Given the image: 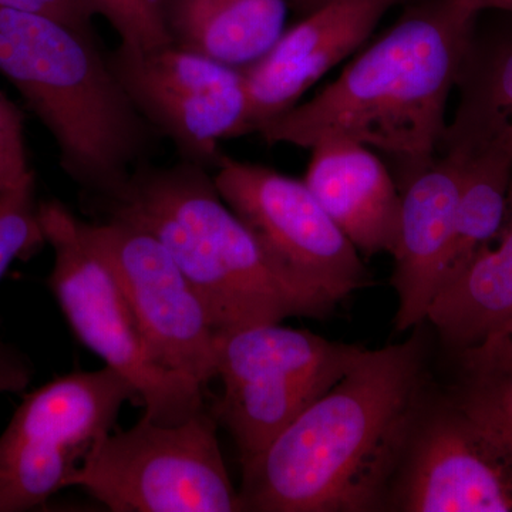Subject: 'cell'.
<instances>
[{"label": "cell", "mask_w": 512, "mask_h": 512, "mask_svg": "<svg viewBox=\"0 0 512 512\" xmlns=\"http://www.w3.org/2000/svg\"><path fill=\"white\" fill-rule=\"evenodd\" d=\"M30 175L22 114L0 90V192L18 187Z\"/></svg>", "instance_id": "24"}, {"label": "cell", "mask_w": 512, "mask_h": 512, "mask_svg": "<svg viewBox=\"0 0 512 512\" xmlns=\"http://www.w3.org/2000/svg\"><path fill=\"white\" fill-rule=\"evenodd\" d=\"M131 103L177 148L181 160L215 168L220 143L242 137L248 117L244 72L174 45L109 53Z\"/></svg>", "instance_id": "9"}, {"label": "cell", "mask_w": 512, "mask_h": 512, "mask_svg": "<svg viewBox=\"0 0 512 512\" xmlns=\"http://www.w3.org/2000/svg\"><path fill=\"white\" fill-rule=\"evenodd\" d=\"M33 375L35 367L29 356L0 339V394L25 392Z\"/></svg>", "instance_id": "27"}, {"label": "cell", "mask_w": 512, "mask_h": 512, "mask_svg": "<svg viewBox=\"0 0 512 512\" xmlns=\"http://www.w3.org/2000/svg\"><path fill=\"white\" fill-rule=\"evenodd\" d=\"M386 511L512 512V463L448 393H431Z\"/></svg>", "instance_id": "11"}, {"label": "cell", "mask_w": 512, "mask_h": 512, "mask_svg": "<svg viewBox=\"0 0 512 512\" xmlns=\"http://www.w3.org/2000/svg\"><path fill=\"white\" fill-rule=\"evenodd\" d=\"M113 512H242L215 417L200 410L178 424L141 417L97 441L67 481Z\"/></svg>", "instance_id": "6"}, {"label": "cell", "mask_w": 512, "mask_h": 512, "mask_svg": "<svg viewBox=\"0 0 512 512\" xmlns=\"http://www.w3.org/2000/svg\"><path fill=\"white\" fill-rule=\"evenodd\" d=\"M460 370H503L512 372V326L485 340L476 348L456 353Z\"/></svg>", "instance_id": "26"}, {"label": "cell", "mask_w": 512, "mask_h": 512, "mask_svg": "<svg viewBox=\"0 0 512 512\" xmlns=\"http://www.w3.org/2000/svg\"><path fill=\"white\" fill-rule=\"evenodd\" d=\"M403 0H329L285 29L264 57L242 69L247 83L245 134L293 109L303 94L375 32Z\"/></svg>", "instance_id": "12"}, {"label": "cell", "mask_w": 512, "mask_h": 512, "mask_svg": "<svg viewBox=\"0 0 512 512\" xmlns=\"http://www.w3.org/2000/svg\"><path fill=\"white\" fill-rule=\"evenodd\" d=\"M363 348L281 323L215 332L222 393L212 416L251 463L352 369Z\"/></svg>", "instance_id": "5"}, {"label": "cell", "mask_w": 512, "mask_h": 512, "mask_svg": "<svg viewBox=\"0 0 512 512\" xmlns=\"http://www.w3.org/2000/svg\"><path fill=\"white\" fill-rule=\"evenodd\" d=\"M457 2L478 15L485 12L512 13V0H457Z\"/></svg>", "instance_id": "28"}, {"label": "cell", "mask_w": 512, "mask_h": 512, "mask_svg": "<svg viewBox=\"0 0 512 512\" xmlns=\"http://www.w3.org/2000/svg\"><path fill=\"white\" fill-rule=\"evenodd\" d=\"M77 231L109 266L151 357L202 387L217 377L215 329L200 295L154 235L131 222L77 218Z\"/></svg>", "instance_id": "10"}, {"label": "cell", "mask_w": 512, "mask_h": 512, "mask_svg": "<svg viewBox=\"0 0 512 512\" xmlns=\"http://www.w3.org/2000/svg\"><path fill=\"white\" fill-rule=\"evenodd\" d=\"M440 148L454 151L461 163L456 225L441 291L464 274L503 227L512 181V157L495 148L453 143H441Z\"/></svg>", "instance_id": "19"}, {"label": "cell", "mask_w": 512, "mask_h": 512, "mask_svg": "<svg viewBox=\"0 0 512 512\" xmlns=\"http://www.w3.org/2000/svg\"><path fill=\"white\" fill-rule=\"evenodd\" d=\"M0 8L35 13L59 20L70 28L96 36V9L90 0H0Z\"/></svg>", "instance_id": "25"}, {"label": "cell", "mask_w": 512, "mask_h": 512, "mask_svg": "<svg viewBox=\"0 0 512 512\" xmlns=\"http://www.w3.org/2000/svg\"><path fill=\"white\" fill-rule=\"evenodd\" d=\"M212 177L222 200L293 282L336 305L369 285L362 255L303 181L225 154Z\"/></svg>", "instance_id": "8"}, {"label": "cell", "mask_w": 512, "mask_h": 512, "mask_svg": "<svg viewBox=\"0 0 512 512\" xmlns=\"http://www.w3.org/2000/svg\"><path fill=\"white\" fill-rule=\"evenodd\" d=\"M421 325L402 343L363 350L329 392L242 466V512L386 511L433 393Z\"/></svg>", "instance_id": "1"}, {"label": "cell", "mask_w": 512, "mask_h": 512, "mask_svg": "<svg viewBox=\"0 0 512 512\" xmlns=\"http://www.w3.org/2000/svg\"><path fill=\"white\" fill-rule=\"evenodd\" d=\"M94 202L103 218L138 225L164 245L200 295L215 332L295 316L320 319L335 309L274 264L202 165H138L116 194Z\"/></svg>", "instance_id": "3"}, {"label": "cell", "mask_w": 512, "mask_h": 512, "mask_svg": "<svg viewBox=\"0 0 512 512\" xmlns=\"http://www.w3.org/2000/svg\"><path fill=\"white\" fill-rule=\"evenodd\" d=\"M474 29L456 87L460 101L441 143L512 157V13Z\"/></svg>", "instance_id": "18"}, {"label": "cell", "mask_w": 512, "mask_h": 512, "mask_svg": "<svg viewBox=\"0 0 512 512\" xmlns=\"http://www.w3.org/2000/svg\"><path fill=\"white\" fill-rule=\"evenodd\" d=\"M288 2L289 6L295 9L296 12L301 13L302 16H306L313 12V10L328 3L329 0H288Z\"/></svg>", "instance_id": "29"}, {"label": "cell", "mask_w": 512, "mask_h": 512, "mask_svg": "<svg viewBox=\"0 0 512 512\" xmlns=\"http://www.w3.org/2000/svg\"><path fill=\"white\" fill-rule=\"evenodd\" d=\"M86 457L72 447L0 443V512L40 507L67 487Z\"/></svg>", "instance_id": "20"}, {"label": "cell", "mask_w": 512, "mask_h": 512, "mask_svg": "<svg viewBox=\"0 0 512 512\" xmlns=\"http://www.w3.org/2000/svg\"><path fill=\"white\" fill-rule=\"evenodd\" d=\"M134 400L140 403L133 384L110 366L56 377L26 394L0 443L72 447L87 456L113 431L121 407Z\"/></svg>", "instance_id": "15"}, {"label": "cell", "mask_w": 512, "mask_h": 512, "mask_svg": "<svg viewBox=\"0 0 512 512\" xmlns=\"http://www.w3.org/2000/svg\"><path fill=\"white\" fill-rule=\"evenodd\" d=\"M303 183L362 256L393 255L402 192L373 148L326 140L311 148Z\"/></svg>", "instance_id": "14"}, {"label": "cell", "mask_w": 512, "mask_h": 512, "mask_svg": "<svg viewBox=\"0 0 512 512\" xmlns=\"http://www.w3.org/2000/svg\"><path fill=\"white\" fill-rule=\"evenodd\" d=\"M120 37L121 45L136 49L170 45L164 23V0H90Z\"/></svg>", "instance_id": "23"}, {"label": "cell", "mask_w": 512, "mask_h": 512, "mask_svg": "<svg viewBox=\"0 0 512 512\" xmlns=\"http://www.w3.org/2000/svg\"><path fill=\"white\" fill-rule=\"evenodd\" d=\"M453 355L512 326V181L504 224L464 274L441 289L427 312Z\"/></svg>", "instance_id": "17"}, {"label": "cell", "mask_w": 512, "mask_h": 512, "mask_svg": "<svg viewBox=\"0 0 512 512\" xmlns=\"http://www.w3.org/2000/svg\"><path fill=\"white\" fill-rule=\"evenodd\" d=\"M447 393L512 463V372L461 370L456 386Z\"/></svg>", "instance_id": "21"}, {"label": "cell", "mask_w": 512, "mask_h": 512, "mask_svg": "<svg viewBox=\"0 0 512 512\" xmlns=\"http://www.w3.org/2000/svg\"><path fill=\"white\" fill-rule=\"evenodd\" d=\"M46 244L35 197V175L0 192V279L13 262L29 258Z\"/></svg>", "instance_id": "22"}, {"label": "cell", "mask_w": 512, "mask_h": 512, "mask_svg": "<svg viewBox=\"0 0 512 512\" xmlns=\"http://www.w3.org/2000/svg\"><path fill=\"white\" fill-rule=\"evenodd\" d=\"M0 74L55 140L64 173L94 201L116 194L146 163L158 134L124 92L96 36L0 8Z\"/></svg>", "instance_id": "4"}, {"label": "cell", "mask_w": 512, "mask_h": 512, "mask_svg": "<svg viewBox=\"0 0 512 512\" xmlns=\"http://www.w3.org/2000/svg\"><path fill=\"white\" fill-rule=\"evenodd\" d=\"M402 192L399 239L393 252L392 285L397 295V332L426 323L439 295L461 187V163L454 151L440 148L426 167L397 183Z\"/></svg>", "instance_id": "13"}, {"label": "cell", "mask_w": 512, "mask_h": 512, "mask_svg": "<svg viewBox=\"0 0 512 512\" xmlns=\"http://www.w3.org/2000/svg\"><path fill=\"white\" fill-rule=\"evenodd\" d=\"M477 19L457 0L412 3L338 79L256 134L271 146L309 150L326 140L356 141L396 161L402 181L439 153Z\"/></svg>", "instance_id": "2"}, {"label": "cell", "mask_w": 512, "mask_h": 512, "mask_svg": "<svg viewBox=\"0 0 512 512\" xmlns=\"http://www.w3.org/2000/svg\"><path fill=\"white\" fill-rule=\"evenodd\" d=\"M288 0H164L171 45L235 69L271 50L285 32Z\"/></svg>", "instance_id": "16"}, {"label": "cell", "mask_w": 512, "mask_h": 512, "mask_svg": "<svg viewBox=\"0 0 512 512\" xmlns=\"http://www.w3.org/2000/svg\"><path fill=\"white\" fill-rule=\"evenodd\" d=\"M53 266L47 285L76 338L137 390L144 416L178 424L204 409V387L151 357L126 296L109 266L84 244L77 217L63 202H39Z\"/></svg>", "instance_id": "7"}]
</instances>
